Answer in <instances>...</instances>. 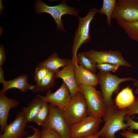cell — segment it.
Listing matches in <instances>:
<instances>
[{"label":"cell","mask_w":138,"mask_h":138,"mask_svg":"<svg viewBox=\"0 0 138 138\" xmlns=\"http://www.w3.org/2000/svg\"><path fill=\"white\" fill-rule=\"evenodd\" d=\"M62 111L65 121L70 127L88 116L87 105L82 92H78L72 97L68 105Z\"/></svg>","instance_id":"obj_2"},{"label":"cell","mask_w":138,"mask_h":138,"mask_svg":"<svg viewBox=\"0 0 138 138\" xmlns=\"http://www.w3.org/2000/svg\"><path fill=\"white\" fill-rule=\"evenodd\" d=\"M83 52L97 64L107 63L128 67L131 66V64L125 60L119 51H97L91 50Z\"/></svg>","instance_id":"obj_10"},{"label":"cell","mask_w":138,"mask_h":138,"mask_svg":"<svg viewBox=\"0 0 138 138\" xmlns=\"http://www.w3.org/2000/svg\"><path fill=\"white\" fill-rule=\"evenodd\" d=\"M119 26L122 28L131 39L138 42V21L132 22L116 19Z\"/></svg>","instance_id":"obj_21"},{"label":"cell","mask_w":138,"mask_h":138,"mask_svg":"<svg viewBox=\"0 0 138 138\" xmlns=\"http://www.w3.org/2000/svg\"><path fill=\"white\" fill-rule=\"evenodd\" d=\"M19 102L16 100L10 99L6 96L5 92L0 90V125L1 132L4 131L7 124L9 113L12 108H15L19 105Z\"/></svg>","instance_id":"obj_15"},{"label":"cell","mask_w":138,"mask_h":138,"mask_svg":"<svg viewBox=\"0 0 138 138\" xmlns=\"http://www.w3.org/2000/svg\"><path fill=\"white\" fill-rule=\"evenodd\" d=\"M28 77L27 75L22 74L13 79L6 81L3 84V88L0 90L6 92L10 89L16 88L20 90L22 93H24L29 90H32L35 85H31L28 83Z\"/></svg>","instance_id":"obj_16"},{"label":"cell","mask_w":138,"mask_h":138,"mask_svg":"<svg viewBox=\"0 0 138 138\" xmlns=\"http://www.w3.org/2000/svg\"><path fill=\"white\" fill-rule=\"evenodd\" d=\"M128 112L127 108H120L114 103L106 108L102 117L105 124L97 134L104 138H118L115 137V133L120 130L125 131L128 127L124 121Z\"/></svg>","instance_id":"obj_1"},{"label":"cell","mask_w":138,"mask_h":138,"mask_svg":"<svg viewBox=\"0 0 138 138\" xmlns=\"http://www.w3.org/2000/svg\"><path fill=\"white\" fill-rule=\"evenodd\" d=\"M124 119L128 126L127 128L128 130L132 129L138 130V122L134 121L130 116L128 115L125 116Z\"/></svg>","instance_id":"obj_29"},{"label":"cell","mask_w":138,"mask_h":138,"mask_svg":"<svg viewBox=\"0 0 138 138\" xmlns=\"http://www.w3.org/2000/svg\"><path fill=\"white\" fill-rule=\"evenodd\" d=\"M99 83L100 86L104 102L107 108L114 103L112 98L113 93L121 82L127 81H135L136 80L132 77L121 78L110 72L100 71L97 74Z\"/></svg>","instance_id":"obj_6"},{"label":"cell","mask_w":138,"mask_h":138,"mask_svg":"<svg viewBox=\"0 0 138 138\" xmlns=\"http://www.w3.org/2000/svg\"><path fill=\"white\" fill-rule=\"evenodd\" d=\"M127 115L129 116L138 114V98H135L134 102L127 108Z\"/></svg>","instance_id":"obj_28"},{"label":"cell","mask_w":138,"mask_h":138,"mask_svg":"<svg viewBox=\"0 0 138 138\" xmlns=\"http://www.w3.org/2000/svg\"><path fill=\"white\" fill-rule=\"evenodd\" d=\"M68 60L67 58H60L57 53H54L48 59L39 63L38 66L56 73L59 70L60 67H63L66 65Z\"/></svg>","instance_id":"obj_18"},{"label":"cell","mask_w":138,"mask_h":138,"mask_svg":"<svg viewBox=\"0 0 138 138\" xmlns=\"http://www.w3.org/2000/svg\"><path fill=\"white\" fill-rule=\"evenodd\" d=\"M41 132V138H62L56 132L51 129H44Z\"/></svg>","instance_id":"obj_27"},{"label":"cell","mask_w":138,"mask_h":138,"mask_svg":"<svg viewBox=\"0 0 138 138\" xmlns=\"http://www.w3.org/2000/svg\"><path fill=\"white\" fill-rule=\"evenodd\" d=\"M26 123L21 111L16 115L14 120L5 127L0 138H22L28 133L25 130Z\"/></svg>","instance_id":"obj_12"},{"label":"cell","mask_w":138,"mask_h":138,"mask_svg":"<svg viewBox=\"0 0 138 138\" xmlns=\"http://www.w3.org/2000/svg\"><path fill=\"white\" fill-rule=\"evenodd\" d=\"M133 86L134 87H136V88L135 91V93L138 95V80H136L133 84Z\"/></svg>","instance_id":"obj_34"},{"label":"cell","mask_w":138,"mask_h":138,"mask_svg":"<svg viewBox=\"0 0 138 138\" xmlns=\"http://www.w3.org/2000/svg\"><path fill=\"white\" fill-rule=\"evenodd\" d=\"M119 66L117 65L105 63L97 64L96 67L100 71L103 72H115L117 71Z\"/></svg>","instance_id":"obj_25"},{"label":"cell","mask_w":138,"mask_h":138,"mask_svg":"<svg viewBox=\"0 0 138 138\" xmlns=\"http://www.w3.org/2000/svg\"><path fill=\"white\" fill-rule=\"evenodd\" d=\"M111 18L128 22L138 21V0H118Z\"/></svg>","instance_id":"obj_8"},{"label":"cell","mask_w":138,"mask_h":138,"mask_svg":"<svg viewBox=\"0 0 138 138\" xmlns=\"http://www.w3.org/2000/svg\"><path fill=\"white\" fill-rule=\"evenodd\" d=\"M98 11V10L96 8L90 9L88 14L85 17L81 18L78 16V24L72 45V58L71 60L73 63H76L77 52L80 47L90 40L89 34L90 23Z\"/></svg>","instance_id":"obj_3"},{"label":"cell","mask_w":138,"mask_h":138,"mask_svg":"<svg viewBox=\"0 0 138 138\" xmlns=\"http://www.w3.org/2000/svg\"><path fill=\"white\" fill-rule=\"evenodd\" d=\"M79 86L86 99L88 116L102 117L106 107L101 91L97 90L94 86L82 85Z\"/></svg>","instance_id":"obj_5"},{"label":"cell","mask_w":138,"mask_h":138,"mask_svg":"<svg viewBox=\"0 0 138 138\" xmlns=\"http://www.w3.org/2000/svg\"><path fill=\"white\" fill-rule=\"evenodd\" d=\"M56 78V73L49 70L46 76L39 82L36 83L32 92L35 93L48 90L54 86Z\"/></svg>","instance_id":"obj_20"},{"label":"cell","mask_w":138,"mask_h":138,"mask_svg":"<svg viewBox=\"0 0 138 138\" xmlns=\"http://www.w3.org/2000/svg\"><path fill=\"white\" fill-rule=\"evenodd\" d=\"M117 1L116 0H103L102 7L98 10V13L100 14L106 15L107 24L108 26L111 25L112 16Z\"/></svg>","instance_id":"obj_23"},{"label":"cell","mask_w":138,"mask_h":138,"mask_svg":"<svg viewBox=\"0 0 138 138\" xmlns=\"http://www.w3.org/2000/svg\"><path fill=\"white\" fill-rule=\"evenodd\" d=\"M6 60L5 52L3 44L0 46V66L3 65Z\"/></svg>","instance_id":"obj_32"},{"label":"cell","mask_w":138,"mask_h":138,"mask_svg":"<svg viewBox=\"0 0 138 138\" xmlns=\"http://www.w3.org/2000/svg\"><path fill=\"white\" fill-rule=\"evenodd\" d=\"M102 122L101 118L88 116L78 123L70 127L72 138L86 137L96 134Z\"/></svg>","instance_id":"obj_9"},{"label":"cell","mask_w":138,"mask_h":138,"mask_svg":"<svg viewBox=\"0 0 138 138\" xmlns=\"http://www.w3.org/2000/svg\"><path fill=\"white\" fill-rule=\"evenodd\" d=\"M76 83L79 86L82 85L95 87L99 83L98 75L84 68L76 63H73Z\"/></svg>","instance_id":"obj_14"},{"label":"cell","mask_w":138,"mask_h":138,"mask_svg":"<svg viewBox=\"0 0 138 138\" xmlns=\"http://www.w3.org/2000/svg\"><path fill=\"white\" fill-rule=\"evenodd\" d=\"M6 81L4 78V70L2 68V66H0V82L3 84Z\"/></svg>","instance_id":"obj_33"},{"label":"cell","mask_w":138,"mask_h":138,"mask_svg":"<svg viewBox=\"0 0 138 138\" xmlns=\"http://www.w3.org/2000/svg\"><path fill=\"white\" fill-rule=\"evenodd\" d=\"M40 96L43 101L49 102L62 110L68 105L72 98L70 91L63 82L55 92L52 93L49 89L45 96H42L40 94Z\"/></svg>","instance_id":"obj_11"},{"label":"cell","mask_w":138,"mask_h":138,"mask_svg":"<svg viewBox=\"0 0 138 138\" xmlns=\"http://www.w3.org/2000/svg\"><path fill=\"white\" fill-rule=\"evenodd\" d=\"M2 0L0 1V15H2L4 9V7L2 4Z\"/></svg>","instance_id":"obj_36"},{"label":"cell","mask_w":138,"mask_h":138,"mask_svg":"<svg viewBox=\"0 0 138 138\" xmlns=\"http://www.w3.org/2000/svg\"><path fill=\"white\" fill-rule=\"evenodd\" d=\"M49 71L44 68L37 66L33 74L36 83L41 81L46 76Z\"/></svg>","instance_id":"obj_26"},{"label":"cell","mask_w":138,"mask_h":138,"mask_svg":"<svg viewBox=\"0 0 138 138\" xmlns=\"http://www.w3.org/2000/svg\"><path fill=\"white\" fill-rule=\"evenodd\" d=\"M132 89L129 86L123 89L117 96L115 105L121 109L127 108L135 101Z\"/></svg>","instance_id":"obj_19"},{"label":"cell","mask_w":138,"mask_h":138,"mask_svg":"<svg viewBox=\"0 0 138 138\" xmlns=\"http://www.w3.org/2000/svg\"><path fill=\"white\" fill-rule=\"evenodd\" d=\"M41 128L53 130L62 138L71 137L70 127L65 121L62 110L51 104L48 117Z\"/></svg>","instance_id":"obj_7"},{"label":"cell","mask_w":138,"mask_h":138,"mask_svg":"<svg viewBox=\"0 0 138 138\" xmlns=\"http://www.w3.org/2000/svg\"><path fill=\"white\" fill-rule=\"evenodd\" d=\"M42 102L40 94L37 95L30 104L22 109L21 111L27 123L33 121L41 108Z\"/></svg>","instance_id":"obj_17"},{"label":"cell","mask_w":138,"mask_h":138,"mask_svg":"<svg viewBox=\"0 0 138 138\" xmlns=\"http://www.w3.org/2000/svg\"><path fill=\"white\" fill-rule=\"evenodd\" d=\"M70 138H99V137L98 135L96 134L91 135L88 136H87L81 138H72L71 137Z\"/></svg>","instance_id":"obj_35"},{"label":"cell","mask_w":138,"mask_h":138,"mask_svg":"<svg viewBox=\"0 0 138 138\" xmlns=\"http://www.w3.org/2000/svg\"><path fill=\"white\" fill-rule=\"evenodd\" d=\"M35 10L36 13L41 14L45 12L50 14L57 24L56 29L66 31L62 22L61 18L64 14H68L77 17L79 14L78 11L74 7L68 5L66 1H63L59 4L53 6H50L46 5L42 1H36L35 2Z\"/></svg>","instance_id":"obj_4"},{"label":"cell","mask_w":138,"mask_h":138,"mask_svg":"<svg viewBox=\"0 0 138 138\" xmlns=\"http://www.w3.org/2000/svg\"><path fill=\"white\" fill-rule=\"evenodd\" d=\"M76 63L84 68L95 74L97 63L86 55L83 52L77 56Z\"/></svg>","instance_id":"obj_22"},{"label":"cell","mask_w":138,"mask_h":138,"mask_svg":"<svg viewBox=\"0 0 138 138\" xmlns=\"http://www.w3.org/2000/svg\"><path fill=\"white\" fill-rule=\"evenodd\" d=\"M28 127L32 129L34 133L32 135H29L26 138H41V132L39 129L32 125H29Z\"/></svg>","instance_id":"obj_31"},{"label":"cell","mask_w":138,"mask_h":138,"mask_svg":"<svg viewBox=\"0 0 138 138\" xmlns=\"http://www.w3.org/2000/svg\"><path fill=\"white\" fill-rule=\"evenodd\" d=\"M123 137L126 138H138V133H134L130 131H124L120 133Z\"/></svg>","instance_id":"obj_30"},{"label":"cell","mask_w":138,"mask_h":138,"mask_svg":"<svg viewBox=\"0 0 138 138\" xmlns=\"http://www.w3.org/2000/svg\"><path fill=\"white\" fill-rule=\"evenodd\" d=\"M57 78L62 79L69 88L71 96L73 97L76 93L81 91L75 79L73 63L68 59L67 64L63 69L56 73Z\"/></svg>","instance_id":"obj_13"},{"label":"cell","mask_w":138,"mask_h":138,"mask_svg":"<svg viewBox=\"0 0 138 138\" xmlns=\"http://www.w3.org/2000/svg\"><path fill=\"white\" fill-rule=\"evenodd\" d=\"M49 106V104L48 102L43 100L41 108L33 121L37 123L39 125L41 126H43L48 115Z\"/></svg>","instance_id":"obj_24"}]
</instances>
